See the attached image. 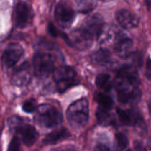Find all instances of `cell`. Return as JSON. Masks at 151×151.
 Returning a JSON list of instances; mask_svg holds the SVG:
<instances>
[{
    "instance_id": "6da1fadb",
    "label": "cell",
    "mask_w": 151,
    "mask_h": 151,
    "mask_svg": "<svg viewBox=\"0 0 151 151\" xmlns=\"http://www.w3.org/2000/svg\"><path fill=\"white\" fill-rule=\"evenodd\" d=\"M140 82L135 71L130 67L119 71L115 80L118 99L124 104H136L141 99Z\"/></svg>"
},
{
    "instance_id": "7a4b0ae2",
    "label": "cell",
    "mask_w": 151,
    "mask_h": 151,
    "mask_svg": "<svg viewBox=\"0 0 151 151\" xmlns=\"http://www.w3.org/2000/svg\"><path fill=\"white\" fill-rule=\"evenodd\" d=\"M88 114L89 107L88 100L80 99L69 106L66 111V118L69 125L73 128L80 129L87 124Z\"/></svg>"
},
{
    "instance_id": "3957f363",
    "label": "cell",
    "mask_w": 151,
    "mask_h": 151,
    "mask_svg": "<svg viewBox=\"0 0 151 151\" xmlns=\"http://www.w3.org/2000/svg\"><path fill=\"white\" fill-rule=\"evenodd\" d=\"M35 121L41 127L52 128L62 122V115L54 106L42 104L36 109Z\"/></svg>"
},
{
    "instance_id": "277c9868",
    "label": "cell",
    "mask_w": 151,
    "mask_h": 151,
    "mask_svg": "<svg viewBox=\"0 0 151 151\" xmlns=\"http://www.w3.org/2000/svg\"><path fill=\"white\" fill-rule=\"evenodd\" d=\"M53 79L59 92H65L78 81L75 71L70 66H59L55 69Z\"/></svg>"
},
{
    "instance_id": "5b68a950",
    "label": "cell",
    "mask_w": 151,
    "mask_h": 151,
    "mask_svg": "<svg viewBox=\"0 0 151 151\" xmlns=\"http://www.w3.org/2000/svg\"><path fill=\"white\" fill-rule=\"evenodd\" d=\"M35 74L39 78L47 77L54 69V60L51 55L47 53H37L33 59Z\"/></svg>"
},
{
    "instance_id": "8992f818",
    "label": "cell",
    "mask_w": 151,
    "mask_h": 151,
    "mask_svg": "<svg viewBox=\"0 0 151 151\" xmlns=\"http://www.w3.org/2000/svg\"><path fill=\"white\" fill-rule=\"evenodd\" d=\"M94 37L90 35L83 27H79L72 31L69 37H67V42L81 50L88 49L93 43Z\"/></svg>"
},
{
    "instance_id": "52a82bcc",
    "label": "cell",
    "mask_w": 151,
    "mask_h": 151,
    "mask_svg": "<svg viewBox=\"0 0 151 151\" xmlns=\"http://www.w3.org/2000/svg\"><path fill=\"white\" fill-rule=\"evenodd\" d=\"M55 19L62 28H68L73 21L74 12L73 8L65 3H60L55 9Z\"/></svg>"
},
{
    "instance_id": "ba28073f",
    "label": "cell",
    "mask_w": 151,
    "mask_h": 151,
    "mask_svg": "<svg viewBox=\"0 0 151 151\" xmlns=\"http://www.w3.org/2000/svg\"><path fill=\"white\" fill-rule=\"evenodd\" d=\"M15 25L19 28H25L27 27L33 19V12L26 3H19L14 11Z\"/></svg>"
},
{
    "instance_id": "9c48e42d",
    "label": "cell",
    "mask_w": 151,
    "mask_h": 151,
    "mask_svg": "<svg viewBox=\"0 0 151 151\" xmlns=\"http://www.w3.org/2000/svg\"><path fill=\"white\" fill-rule=\"evenodd\" d=\"M90 35L94 38H97L101 35L104 29V19L99 14H92L85 19L82 27Z\"/></svg>"
},
{
    "instance_id": "30bf717a",
    "label": "cell",
    "mask_w": 151,
    "mask_h": 151,
    "mask_svg": "<svg viewBox=\"0 0 151 151\" xmlns=\"http://www.w3.org/2000/svg\"><path fill=\"white\" fill-rule=\"evenodd\" d=\"M22 55H23V49L19 44L18 43L9 44L4 50V52L2 57L3 64L6 67H12L19 60Z\"/></svg>"
},
{
    "instance_id": "8fae6325",
    "label": "cell",
    "mask_w": 151,
    "mask_h": 151,
    "mask_svg": "<svg viewBox=\"0 0 151 151\" xmlns=\"http://www.w3.org/2000/svg\"><path fill=\"white\" fill-rule=\"evenodd\" d=\"M114 50L119 58H128L133 50V41L127 35H125V34H119L116 39Z\"/></svg>"
},
{
    "instance_id": "7c38bea8",
    "label": "cell",
    "mask_w": 151,
    "mask_h": 151,
    "mask_svg": "<svg viewBox=\"0 0 151 151\" xmlns=\"http://www.w3.org/2000/svg\"><path fill=\"white\" fill-rule=\"evenodd\" d=\"M119 24L127 29H132L139 25V18L128 10H119L116 14Z\"/></svg>"
},
{
    "instance_id": "4fadbf2b",
    "label": "cell",
    "mask_w": 151,
    "mask_h": 151,
    "mask_svg": "<svg viewBox=\"0 0 151 151\" xmlns=\"http://www.w3.org/2000/svg\"><path fill=\"white\" fill-rule=\"evenodd\" d=\"M30 79L31 73L29 70V65L27 63H24L13 73L12 78V83L17 87H23L29 82Z\"/></svg>"
},
{
    "instance_id": "5bb4252c",
    "label": "cell",
    "mask_w": 151,
    "mask_h": 151,
    "mask_svg": "<svg viewBox=\"0 0 151 151\" xmlns=\"http://www.w3.org/2000/svg\"><path fill=\"white\" fill-rule=\"evenodd\" d=\"M118 115L120 121L127 126H134L142 121L141 114L135 110H118Z\"/></svg>"
},
{
    "instance_id": "9a60e30c",
    "label": "cell",
    "mask_w": 151,
    "mask_h": 151,
    "mask_svg": "<svg viewBox=\"0 0 151 151\" xmlns=\"http://www.w3.org/2000/svg\"><path fill=\"white\" fill-rule=\"evenodd\" d=\"M17 133L19 134V135L21 136L22 142L27 146L33 145L38 137V134L36 130L32 126H29V125H22L18 129Z\"/></svg>"
},
{
    "instance_id": "2e32d148",
    "label": "cell",
    "mask_w": 151,
    "mask_h": 151,
    "mask_svg": "<svg viewBox=\"0 0 151 151\" xmlns=\"http://www.w3.org/2000/svg\"><path fill=\"white\" fill-rule=\"evenodd\" d=\"M70 136V133L67 129L61 128L56 131H53L52 133L49 134L43 140V143L45 145H52L57 142H59L63 140L67 139Z\"/></svg>"
},
{
    "instance_id": "e0dca14e",
    "label": "cell",
    "mask_w": 151,
    "mask_h": 151,
    "mask_svg": "<svg viewBox=\"0 0 151 151\" xmlns=\"http://www.w3.org/2000/svg\"><path fill=\"white\" fill-rule=\"evenodd\" d=\"M111 58V52L108 50L102 49V50H99L94 52L91 55V62L95 65L103 66V65H106L110 63Z\"/></svg>"
},
{
    "instance_id": "ac0fdd59",
    "label": "cell",
    "mask_w": 151,
    "mask_h": 151,
    "mask_svg": "<svg viewBox=\"0 0 151 151\" xmlns=\"http://www.w3.org/2000/svg\"><path fill=\"white\" fill-rule=\"evenodd\" d=\"M96 84L100 89L104 91H109L112 87V81L111 76L106 73L99 74L96 79Z\"/></svg>"
},
{
    "instance_id": "d6986e66",
    "label": "cell",
    "mask_w": 151,
    "mask_h": 151,
    "mask_svg": "<svg viewBox=\"0 0 151 151\" xmlns=\"http://www.w3.org/2000/svg\"><path fill=\"white\" fill-rule=\"evenodd\" d=\"M96 6V0H80L78 3L79 12L82 13H88L92 12Z\"/></svg>"
},
{
    "instance_id": "ffe728a7",
    "label": "cell",
    "mask_w": 151,
    "mask_h": 151,
    "mask_svg": "<svg viewBox=\"0 0 151 151\" xmlns=\"http://www.w3.org/2000/svg\"><path fill=\"white\" fill-rule=\"evenodd\" d=\"M98 104L100 105V108L104 109V110H110L111 106L113 105V101L111 97H110L107 95L104 94H97L96 97Z\"/></svg>"
},
{
    "instance_id": "44dd1931",
    "label": "cell",
    "mask_w": 151,
    "mask_h": 151,
    "mask_svg": "<svg viewBox=\"0 0 151 151\" xmlns=\"http://www.w3.org/2000/svg\"><path fill=\"white\" fill-rule=\"evenodd\" d=\"M96 118H97L98 122L101 125L106 126V125H110L111 122V117L109 114L108 111L107 110H104V109H102V108H100V109L97 110Z\"/></svg>"
},
{
    "instance_id": "7402d4cb",
    "label": "cell",
    "mask_w": 151,
    "mask_h": 151,
    "mask_svg": "<svg viewBox=\"0 0 151 151\" xmlns=\"http://www.w3.org/2000/svg\"><path fill=\"white\" fill-rule=\"evenodd\" d=\"M128 145V139L123 134H118L115 138V146L117 151L124 150Z\"/></svg>"
},
{
    "instance_id": "603a6c76",
    "label": "cell",
    "mask_w": 151,
    "mask_h": 151,
    "mask_svg": "<svg viewBox=\"0 0 151 151\" xmlns=\"http://www.w3.org/2000/svg\"><path fill=\"white\" fill-rule=\"evenodd\" d=\"M8 125H9L10 130L17 132L18 129L23 125L22 124V119L20 118L17 117V116H13L8 120Z\"/></svg>"
},
{
    "instance_id": "cb8c5ba5",
    "label": "cell",
    "mask_w": 151,
    "mask_h": 151,
    "mask_svg": "<svg viewBox=\"0 0 151 151\" xmlns=\"http://www.w3.org/2000/svg\"><path fill=\"white\" fill-rule=\"evenodd\" d=\"M23 111L26 112H33L36 110V102L34 99H28L26 102H24L22 105Z\"/></svg>"
},
{
    "instance_id": "d4e9b609",
    "label": "cell",
    "mask_w": 151,
    "mask_h": 151,
    "mask_svg": "<svg viewBox=\"0 0 151 151\" xmlns=\"http://www.w3.org/2000/svg\"><path fill=\"white\" fill-rule=\"evenodd\" d=\"M8 151H21L20 150V142L17 137L12 138V140L11 141L9 147H8Z\"/></svg>"
},
{
    "instance_id": "484cf974",
    "label": "cell",
    "mask_w": 151,
    "mask_h": 151,
    "mask_svg": "<svg viewBox=\"0 0 151 151\" xmlns=\"http://www.w3.org/2000/svg\"><path fill=\"white\" fill-rule=\"evenodd\" d=\"M49 32H50V34L51 35H53V36H55V37H57V36H59V32H58V30L51 24V23H50L49 24Z\"/></svg>"
},
{
    "instance_id": "4316f807",
    "label": "cell",
    "mask_w": 151,
    "mask_h": 151,
    "mask_svg": "<svg viewBox=\"0 0 151 151\" xmlns=\"http://www.w3.org/2000/svg\"><path fill=\"white\" fill-rule=\"evenodd\" d=\"M146 75L151 81V59H149L146 66Z\"/></svg>"
},
{
    "instance_id": "83f0119b",
    "label": "cell",
    "mask_w": 151,
    "mask_h": 151,
    "mask_svg": "<svg viewBox=\"0 0 151 151\" xmlns=\"http://www.w3.org/2000/svg\"><path fill=\"white\" fill-rule=\"evenodd\" d=\"M94 151H110V150H109V149H108L106 146H104V145H103V144H99V145H97V146L95 148Z\"/></svg>"
},
{
    "instance_id": "f1b7e54d",
    "label": "cell",
    "mask_w": 151,
    "mask_h": 151,
    "mask_svg": "<svg viewBox=\"0 0 151 151\" xmlns=\"http://www.w3.org/2000/svg\"><path fill=\"white\" fill-rule=\"evenodd\" d=\"M52 151H75L73 149H59V150H54Z\"/></svg>"
},
{
    "instance_id": "f546056e",
    "label": "cell",
    "mask_w": 151,
    "mask_h": 151,
    "mask_svg": "<svg viewBox=\"0 0 151 151\" xmlns=\"http://www.w3.org/2000/svg\"><path fill=\"white\" fill-rule=\"evenodd\" d=\"M148 145H149V148L150 149V150H151V135H150V139H149V142H148Z\"/></svg>"
},
{
    "instance_id": "4dcf8cb0",
    "label": "cell",
    "mask_w": 151,
    "mask_h": 151,
    "mask_svg": "<svg viewBox=\"0 0 151 151\" xmlns=\"http://www.w3.org/2000/svg\"><path fill=\"white\" fill-rule=\"evenodd\" d=\"M149 111H150V113L151 115V100L149 102Z\"/></svg>"
},
{
    "instance_id": "1f68e13d",
    "label": "cell",
    "mask_w": 151,
    "mask_h": 151,
    "mask_svg": "<svg viewBox=\"0 0 151 151\" xmlns=\"http://www.w3.org/2000/svg\"><path fill=\"white\" fill-rule=\"evenodd\" d=\"M101 1H111V0H101Z\"/></svg>"
},
{
    "instance_id": "d6a6232c",
    "label": "cell",
    "mask_w": 151,
    "mask_h": 151,
    "mask_svg": "<svg viewBox=\"0 0 151 151\" xmlns=\"http://www.w3.org/2000/svg\"><path fill=\"white\" fill-rule=\"evenodd\" d=\"M127 151H132V150H127Z\"/></svg>"
}]
</instances>
